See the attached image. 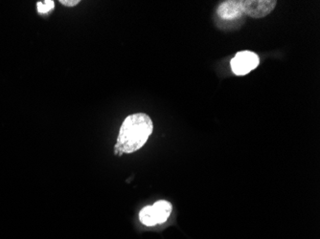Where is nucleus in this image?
Returning a JSON list of instances; mask_svg holds the SVG:
<instances>
[{
    "label": "nucleus",
    "mask_w": 320,
    "mask_h": 239,
    "mask_svg": "<svg viewBox=\"0 0 320 239\" xmlns=\"http://www.w3.org/2000/svg\"><path fill=\"white\" fill-rule=\"evenodd\" d=\"M153 124L149 115L136 113L128 116L121 126L114 153H132L140 150L152 134Z\"/></svg>",
    "instance_id": "f257e3e1"
},
{
    "label": "nucleus",
    "mask_w": 320,
    "mask_h": 239,
    "mask_svg": "<svg viewBox=\"0 0 320 239\" xmlns=\"http://www.w3.org/2000/svg\"><path fill=\"white\" fill-rule=\"evenodd\" d=\"M38 12L40 14H46L50 12L52 9L55 7V3L52 0H46V1H40L37 4Z\"/></svg>",
    "instance_id": "0eeeda50"
},
{
    "label": "nucleus",
    "mask_w": 320,
    "mask_h": 239,
    "mask_svg": "<svg viewBox=\"0 0 320 239\" xmlns=\"http://www.w3.org/2000/svg\"><path fill=\"white\" fill-rule=\"evenodd\" d=\"M260 59L257 54L250 51H242L236 54L231 61V68L238 76L247 75L259 65Z\"/></svg>",
    "instance_id": "7ed1b4c3"
},
{
    "label": "nucleus",
    "mask_w": 320,
    "mask_h": 239,
    "mask_svg": "<svg viewBox=\"0 0 320 239\" xmlns=\"http://www.w3.org/2000/svg\"><path fill=\"white\" fill-rule=\"evenodd\" d=\"M217 14L225 20H232L243 16L241 0H228L223 2L217 10Z\"/></svg>",
    "instance_id": "20e7f679"
},
{
    "label": "nucleus",
    "mask_w": 320,
    "mask_h": 239,
    "mask_svg": "<svg viewBox=\"0 0 320 239\" xmlns=\"http://www.w3.org/2000/svg\"><path fill=\"white\" fill-rule=\"evenodd\" d=\"M60 3L66 7H74L80 3V0H61Z\"/></svg>",
    "instance_id": "6e6552de"
},
{
    "label": "nucleus",
    "mask_w": 320,
    "mask_h": 239,
    "mask_svg": "<svg viewBox=\"0 0 320 239\" xmlns=\"http://www.w3.org/2000/svg\"><path fill=\"white\" fill-rule=\"evenodd\" d=\"M139 219L146 226H154L157 224L154 217L152 206H147L142 208L139 214Z\"/></svg>",
    "instance_id": "423d86ee"
},
{
    "label": "nucleus",
    "mask_w": 320,
    "mask_h": 239,
    "mask_svg": "<svg viewBox=\"0 0 320 239\" xmlns=\"http://www.w3.org/2000/svg\"><path fill=\"white\" fill-rule=\"evenodd\" d=\"M152 210H153L156 223L162 224L168 219L169 216L171 215L172 205L171 203H169L168 201L161 200L152 205Z\"/></svg>",
    "instance_id": "39448f33"
},
{
    "label": "nucleus",
    "mask_w": 320,
    "mask_h": 239,
    "mask_svg": "<svg viewBox=\"0 0 320 239\" xmlns=\"http://www.w3.org/2000/svg\"><path fill=\"white\" fill-rule=\"evenodd\" d=\"M276 4L275 0H241L243 14L253 18H262L270 15Z\"/></svg>",
    "instance_id": "f03ea898"
}]
</instances>
